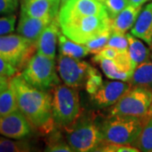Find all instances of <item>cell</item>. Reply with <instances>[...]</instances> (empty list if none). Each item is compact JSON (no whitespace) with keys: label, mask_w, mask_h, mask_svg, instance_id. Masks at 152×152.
I'll list each match as a JSON object with an SVG mask.
<instances>
[{"label":"cell","mask_w":152,"mask_h":152,"mask_svg":"<svg viewBox=\"0 0 152 152\" xmlns=\"http://www.w3.org/2000/svg\"><path fill=\"white\" fill-rule=\"evenodd\" d=\"M102 83L103 80L101 73L96 69L92 68L85 84L86 90L89 93V95H92L101 87Z\"/></svg>","instance_id":"4316f807"},{"label":"cell","mask_w":152,"mask_h":152,"mask_svg":"<svg viewBox=\"0 0 152 152\" xmlns=\"http://www.w3.org/2000/svg\"><path fill=\"white\" fill-rule=\"evenodd\" d=\"M32 129L19 110L0 117V135L15 140H23L32 134Z\"/></svg>","instance_id":"4fadbf2b"},{"label":"cell","mask_w":152,"mask_h":152,"mask_svg":"<svg viewBox=\"0 0 152 152\" xmlns=\"http://www.w3.org/2000/svg\"><path fill=\"white\" fill-rule=\"evenodd\" d=\"M31 151L32 147L27 141L0 137V152H27Z\"/></svg>","instance_id":"cb8c5ba5"},{"label":"cell","mask_w":152,"mask_h":152,"mask_svg":"<svg viewBox=\"0 0 152 152\" xmlns=\"http://www.w3.org/2000/svg\"><path fill=\"white\" fill-rule=\"evenodd\" d=\"M93 67L86 61L59 54L58 67L60 79L69 86L80 87L85 85Z\"/></svg>","instance_id":"9c48e42d"},{"label":"cell","mask_w":152,"mask_h":152,"mask_svg":"<svg viewBox=\"0 0 152 152\" xmlns=\"http://www.w3.org/2000/svg\"><path fill=\"white\" fill-rule=\"evenodd\" d=\"M17 110L16 96L10 82L9 86L0 94V117L12 113Z\"/></svg>","instance_id":"603a6c76"},{"label":"cell","mask_w":152,"mask_h":152,"mask_svg":"<svg viewBox=\"0 0 152 152\" xmlns=\"http://www.w3.org/2000/svg\"><path fill=\"white\" fill-rule=\"evenodd\" d=\"M150 50H151V59H152V42H151V44L150 45Z\"/></svg>","instance_id":"74e56055"},{"label":"cell","mask_w":152,"mask_h":152,"mask_svg":"<svg viewBox=\"0 0 152 152\" xmlns=\"http://www.w3.org/2000/svg\"><path fill=\"white\" fill-rule=\"evenodd\" d=\"M54 18H34L20 14L17 26V33L26 38L31 42L36 44L44 29L48 26Z\"/></svg>","instance_id":"9a60e30c"},{"label":"cell","mask_w":152,"mask_h":152,"mask_svg":"<svg viewBox=\"0 0 152 152\" xmlns=\"http://www.w3.org/2000/svg\"><path fill=\"white\" fill-rule=\"evenodd\" d=\"M96 151L102 152H139L140 150L132 145L105 143L102 144Z\"/></svg>","instance_id":"f546056e"},{"label":"cell","mask_w":152,"mask_h":152,"mask_svg":"<svg viewBox=\"0 0 152 152\" xmlns=\"http://www.w3.org/2000/svg\"><path fill=\"white\" fill-rule=\"evenodd\" d=\"M16 16L10 15L0 18V36L10 34L15 31Z\"/></svg>","instance_id":"4dcf8cb0"},{"label":"cell","mask_w":152,"mask_h":152,"mask_svg":"<svg viewBox=\"0 0 152 152\" xmlns=\"http://www.w3.org/2000/svg\"><path fill=\"white\" fill-rule=\"evenodd\" d=\"M152 102V89L132 86L113 105L110 116L124 115L142 118Z\"/></svg>","instance_id":"52a82bcc"},{"label":"cell","mask_w":152,"mask_h":152,"mask_svg":"<svg viewBox=\"0 0 152 152\" xmlns=\"http://www.w3.org/2000/svg\"><path fill=\"white\" fill-rule=\"evenodd\" d=\"M54 58L37 53L28 61L20 75L31 86L48 91L59 84Z\"/></svg>","instance_id":"277c9868"},{"label":"cell","mask_w":152,"mask_h":152,"mask_svg":"<svg viewBox=\"0 0 152 152\" xmlns=\"http://www.w3.org/2000/svg\"><path fill=\"white\" fill-rule=\"evenodd\" d=\"M61 31L72 41L80 44L96 37L110 27V18L102 16H83L59 22Z\"/></svg>","instance_id":"8992f818"},{"label":"cell","mask_w":152,"mask_h":152,"mask_svg":"<svg viewBox=\"0 0 152 152\" xmlns=\"http://www.w3.org/2000/svg\"><path fill=\"white\" fill-rule=\"evenodd\" d=\"M109 17L103 3L98 0H68L60 6L58 21L62 22L77 17Z\"/></svg>","instance_id":"30bf717a"},{"label":"cell","mask_w":152,"mask_h":152,"mask_svg":"<svg viewBox=\"0 0 152 152\" xmlns=\"http://www.w3.org/2000/svg\"><path fill=\"white\" fill-rule=\"evenodd\" d=\"M19 72V69L5 59L0 58V76L11 78Z\"/></svg>","instance_id":"1f68e13d"},{"label":"cell","mask_w":152,"mask_h":152,"mask_svg":"<svg viewBox=\"0 0 152 152\" xmlns=\"http://www.w3.org/2000/svg\"><path fill=\"white\" fill-rule=\"evenodd\" d=\"M10 79V78L4 77V76H0V94L4 91L7 87L9 86Z\"/></svg>","instance_id":"836d02e7"},{"label":"cell","mask_w":152,"mask_h":152,"mask_svg":"<svg viewBox=\"0 0 152 152\" xmlns=\"http://www.w3.org/2000/svg\"><path fill=\"white\" fill-rule=\"evenodd\" d=\"M52 113L56 126L64 128L80 118L81 108L77 87L58 85L52 89Z\"/></svg>","instance_id":"7a4b0ae2"},{"label":"cell","mask_w":152,"mask_h":152,"mask_svg":"<svg viewBox=\"0 0 152 152\" xmlns=\"http://www.w3.org/2000/svg\"><path fill=\"white\" fill-rule=\"evenodd\" d=\"M152 118V102L151 104V106H150V108H149V110H148L147 113L145 114V117H143L141 119L143 120V122L145 123V121L148 119V118Z\"/></svg>","instance_id":"d590c367"},{"label":"cell","mask_w":152,"mask_h":152,"mask_svg":"<svg viewBox=\"0 0 152 152\" xmlns=\"http://www.w3.org/2000/svg\"><path fill=\"white\" fill-rule=\"evenodd\" d=\"M68 0H60V6L62 5V4H64V3H66Z\"/></svg>","instance_id":"8d00e7d4"},{"label":"cell","mask_w":152,"mask_h":152,"mask_svg":"<svg viewBox=\"0 0 152 152\" xmlns=\"http://www.w3.org/2000/svg\"><path fill=\"white\" fill-rule=\"evenodd\" d=\"M18 6V0H0V15L12 14Z\"/></svg>","instance_id":"d6a6232c"},{"label":"cell","mask_w":152,"mask_h":152,"mask_svg":"<svg viewBox=\"0 0 152 152\" xmlns=\"http://www.w3.org/2000/svg\"><path fill=\"white\" fill-rule=\"evenodd\" d=\"M141 10V7H136L132 4L126 7L117 16L113 19H110V27L112 31L122 33L127 32L134 25Z\"/></svg>","instance_id":"ac0fdd59"},{"label":"cell","mask_w":152,"mask_h":152,"mask_svg":"<svg viewBox=\"0 0 152 152\" xmlns=\"http://www.w3.org/2000/svg\"><path fill=\"white\" fill-rule=\"evenodd\" d=\"M130 33L149 46L152 42V2L145 6L139 14Z\"/></svg>","instance_id":"e0dca14e"},{"label":"cell","mask_w":152,"mask_h":152,"mask_svg":"<svg viewBox=\"0 0 152 152\" xmlns=\"http://www.w3.org/2000/svg\"><path fill=\"white\" fill-rule=\"evenodd\" d=\"M129 41V54L136 66L143 62L148 61L151 58V50L140 41V39L133 36L131 33H126Z\"/></svg>","instance_id":"44dd1931"},{"label":"cell","mask_w":152,"mask_h":152,"mask_svg":"<svg viewBox=\"0 0 152 152\" xmlns=\"http://www.w3.org/2000/svg\"><path fill=\"white\" fill-rule=\"evenodd\" d=\"M131 145L140 151L152 152V118L145 121L140 133Z\"/></svg>","instance_id":"7402d4cb"},{"label":"cell","mask_w":152,"mask_h":152,"mask_svg":"<svg viewBox=\"0 0 152 152\" xmlns=\"http://www.w3.org/2000/svg\"><path fill=\"white\" fill-rule=\"evenodd\" d=\"M15 92L18 110L34 129L42 134H49L55 129L52 113V96L47 91L31 86L20 75L10 79Z\"/></svg>","instance_id":"6da1fadb"},{"label":"cell","mask_w":152,"mask_h":152,"mask_svg":"<svg viewBox=\"0 0 152 152\" xmlns=\"http://www.w3.org/2000/svg\"><path fill=\"white\" fill-rule=\"evenodd\" d=\"M111 33H112V29L109 28L102 34L97 36L96 37H95L91 41L88 42L86 44V46L90 50V53L96 54V53H99L101 50H102L106 47V45L108 42Z\"/></svg>","instance_id":"d4e9b609"},{"label":"cell","mask_w":152,"mask_h":152,"mask_svg":"<svg viewBox=\"0 0 152 152\" xmlns=\"http://www.w3.org/2000/svg\"><path fill=\"white\" fill-rule=\"evenodd\" d=\"M129 82L132 86L152 89V61H145L136 66Z\"/></svg>","instance_id":"ffe728a7"},{"label":"cell","mask_w":152,"mask_h":152,"mask_svg":"<svg viewBox=\"0 0 152 152\" xmlns=\"http://www.w3.org/2000/svg\"><path fill=\"white\" fill-rule=\"evenodd\" d=\"M144 122L140 118L113 115L109 116L101 126L105 143L131 145L140 133Z\"/></svg>","instance_id":"5b68a950"},{"label":"cell","mask_w":152,"mask_h":152,"mask_svg":"<svg viewBox=\"0 0 152 152\" xmlns=\"http://www.w3.org/2000/svg\"><path fill=\"white\" fill-rule=\"evenodd\" d=\"M103 4L110 19H113L130 4L129 0H105Z\"/></svg>","instance_id":"f1b7e54d"},{"label":"cell","mask_w":152,"mask_h":152,"mask_svg":"<svg viewBox=\"0 0 152 152\" xmlns=\"http://www.w3.org/2000/svg\"><path fill=\"white\" fill-rule=\"evenodd\" d=\"M58 51L59 54L79 59L86 57L90 53V50L86 46V44L78 43L72 41L65 35H64L62 31L58 37Z\"/></svg>","instance_id":"d6986e66"},{"label":"cell","mask_w":152,"mask_h":152,"mask_svg":"<svg viewBox=\"0 0 152 152\" xmlns=\"http://www.w3.org/2000/svg\"><path fill=\"white\" fill-rule=\"evenodd\" d=\"M46 151L51 152H72L73 150L68 142L61 139L60 135H53L49 139L48 145L46 147Z\"/></svg>","instance_id":"83f0119b"},{"label":"cell","mask_w":152,"mask_h":152,"mask_svg":"<svg viewBox=\"0 0 152 152\" xmlns=\"http://www.w3.org/2000/svg\"><path fill=\"white\" fill-rule=\"evenodd\" d=\"M132 86L129 82L114 80H106L96 92L91 95L94 104L99 107H107L116 103Z\"/></svg>","instance_id":"7c38bea8"},{"label":"cell","mask_w":152,"mask_h":152,"mask_svg":"<svg viewBox=\"0 0 152 152\" xmlns=\"http://www.w3.org/2000/svg\"><path fill=\"white\" fill-rule=\"evenodd\" d=\"M36 50V44L19 34L0 36V58L10 63L19 70L25 68Z\"/></svg>","instance_id":"ba28073f"},{"label":"cell","mask_w":152,"mask_h":152,"mask_svg":"<svg viewBox=\"0 0 152 152\" xmlns=\"http://www.w3.org/2000/svg\"><path fill=\"white\" fill-rule=\"evenodd\" d=\"M65 132L66 141L73 151H96L103 144V136L101 126L93 118H78L75 123L63 128Z\"/></svg>","instance_id":"3957f363"},{"label":"cell","mask_w":152,"mask_h":152,"mask_svg":"<svg viewBox=\"0 0 152 152\" xmlns=\"http://www.w3.org/2000/svg\"><path fill=\"white\" fill-rule=\"evenodd\" d=\"M105 48H111L120 51H129V41L126 33L112 31L110 38Z\"/></svg>","instance_id":"484cf974"},{"label":"cell","mask_w":152,"mask_h":152,"mask_svg":"<svg viewBox=\"0 0 152 152\" xmlns=\"http://www.w3.org/2000/svg\"><path fill=\"white\" fill-rule=\"evenodd\" d=\"M61 33L59 21L58 16L55 17L41 34L37 43V53H42L51 58L56 57L57 43Z\"/></svg>","instance_id":"2e32d148"},{"label":"cell","mask_w":152,"mask_h":152,"mask_svg":"<svg viewBox=\"0 0 152 152\" xmlns=\"http://www.w3.org/2000/svg\"><path fill=\"white\" fill-rule=\"evenodd\" d=\"M148 0H129L130 4L136 7H141L145 2H147Z\"/></svg>","instance_id":"e575fe53"},{"label":"cell","mask_w":152,"mask_h":152,"mask_svg":"<svg viewBox=\"0 0 152 152\" xmlns=\"http://www.w3.org/2000/svg\"><path fill=\"white\" fill-rule=\"evenodd\" d=\"M60 0H22L21 13L34 18L58 16Z\"/></svg>","instance_id":"5bb4252c"},{"label":"cell","mask_w":152,"mask_h":152,"mask_svg":"<svg viewBox=\"0 0 152 152\" xmlns=\"http://www.w3.org/2000/svg\"><path fill=\"white\" fill-rule=\"evenodd\" d=\"M92 61L97 63L105 75L111 80L129 81L136 68L129 51H123L118 57L112 59L93 57Z\"/></svg>","instance_id":"8fae6325"},{"label":"cell","mask_w":152,"mask_h":152,"mask_svg":"<svg viewBox=\"0 0 152 152\" xmlns=\"http://www.w3.org/2000/svg\"><path fill=\"white\" fill-rule=\"evenodd\" d=\"M98 1H100V2H102V3H104V2H105V0H98Z\"/></svg>","instance_id":"f35d334b"}]
</instances>
